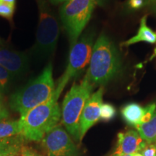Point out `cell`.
Listing matches in <instances>:
<instances>
[{"label":"cell","mask_w":156,"mask_h":156,"mask_svg":"<svg viewBox=\"0 0 156 156\" xmlns=\"http://www.w3.org/2000/svg\"><path fill=\"white\" fill-rule=\"evenodd\" d=\"M15 10V5L0 2V17L12 20Z\"/></svg>","instance_id":"cell-19"},{"label":"cell","mask_w":156,"mask_h":156,"mask_svg":"<svg viewBox=\"0 0 156 156\" xmlns=\"http://www.w3.org/2000/svg\"><path fill=\"white\" fill-rule=\"evenodd\" d=\"M156 110V104L155 103H152L150 104L144 108V112L142 117L141 119V122L140 124H142V123H146L149 122L153 116L154 113H155Z\"/></svg>","instance_id":"cell-20"},{"label":"cell","mask_w":156,"mask_h":156,"mask_svg":"<svg viewBox=\"0 0 156 156\" xmlns=\"http://www.w3.org/2000/svg\"><path fill=\"white\" fill-rule=\"evenodd\" d=\"M132 156H142V155L141 154V153H134V154H133V155H132Z\"/></svg>","instance_id":"cell-27"},{"label":"cell","mask_w":156,"mask_h":156,"mask_svg":"<svg viewBox=\"0 0 156 156\" xmlns=\"http://www.w3.org/2000/svg\"><path fill=\"white\" fill-rule=\"evenodd\" d=\"M0 2L12 5H15V3H16V0H0Z\"/></svg>","instance_id":"cell-25"},{"label":"cell","mask_w":156,"mask_h":156,"mask_svg":"<svg viewBox=\"0 0 156 156\" xmlns=\"http://www.w3.org/2000/svg\"><path fill=\"white\" fill-rule=\"evenodd\" d=\"M147 144L138 132L128 130L120 132L118 134L117 146L112 155H133L141 151Z\"/></svg>","instance_id":"cell-11"},{"label":"cell","mask_w":156,"mask_h":156,"mask_svg":"<svg viewBox=\"0 0 156 156\" xmlns=\"http://www.w3.org/2000/svg\"><path fill=\"white\" fill-rule=\"evenodd\" d=\"M145 41L149 44H156V33L147 25V16H144L140 20V25L137 34L122 44V46H129L136 43Z\"/></svg>","instance_id":"cell-12"},{"label":"cell","mask_w":156,"mask_h":156,"mask_svg":"<svg viewBox=\"0 0 156 156\" xmlns=\"http://www.w3.org/2000/svg\"><path fill=\"white\" fill-rule=\"evenodd\" d=\"M103 87L91 94L84 107L80 122L79 140L81 142L87 132L101 119V108L103 104Z\"/></svg>","instance_id":"cell-9"},{"label":"cell","mask_w":156,"mask_h":156,"mask_svg":"<svg viewBox=\"0 0 156 156\" xmlns=\"http://www.w3.org/2000/svg\"><path fill=\"white\" fill-rule=\"evenodd\" d=\"M15 78L6 70L5 68L0 66V93L7 89L10 85L12 80Z\"/></svg>","instance_id":"cell-17"},{"label":"cell","mask_w":156,"mask_h":156,"mask_svg":"<svg viewBox=\"0 0 156 156\" xmlns=\"http://www.w3.org/2000/svg\"><path fill=\"white\" fill-rule=\"evenodd\" d=\"M122 69V58L114 42L101 34L94 44L89 67L85 77L93 86L106 85Z\"/></svg>","instance_id":"cell-1"},{"label":"cell","mask_w":156,"mask_h":156,"mask_svg":"<svg viewBox=\"0 0 156 156\" xmlns=\"http://www.w3.org/2000/svg\"><path fill=\"white\" fill-rule=\"evenodd\" d=\"M143 112L144 108L135 103L127 104L122 109L123 119L127 124L134 126H136L141 122Z\"/></svg>","instance_id":"cell-14"},{"label":"cell","mask_w":156,"mask_h":156,"mask_svg":"<svg viewBox=\"0 0 156 156\" xmlns=\"http://www.w3.org/2000/svg\"><path fill=\"white\" fill-rule=\"evenodd\" d=\"M52 64L48 63L42 73L9 98V106L23 118L31 109L47 101L55 91Z\"/></svg>","instance_id":"cell-2"},{"label":"cell","mask_w":156,"mask_h":156,"mask_svg":"<svg viewBox=\"0 0 156 156\" xmlns=\"http://www.w3.org/2000/svg\"><path fill=\"white\" fill-rule=\"evenodd\" d=\"M100 0H69L60 8V17L71 48L79 39Z\"/></svg>","instance_id":"cell-6"},{"label":"cell","mask_w":156,"mask_h":156,"mask_svg":"<svg viewBox=\"0 0 156 156\" xmlns=\"http://www.w3.org/2000/svg\"><path fill=\"white\" fill-rule=\"evenodd\" d=\"M142 138L148 144H153L156 140V110L151 120L134 126Z\"/></svg>","instance_id":"cell-15"},{"label":"cell","mask_w":156,"mask_h":156,"mask_svg":"<svg viewBox=\"0 0 156 156\" xmlns=\"http://www.w3.org/2000/svg\"><path fill=\"white\" fill-rule=\"evenodd\" d=\"M151 1H153V0H148V2H151Z\"/></svg>","instance_id":"cell-31"},{"label":"cell","mask_w":156,"mask_h":156,"mask_svg":"<svg viewBox=\"0 0 156 156\" xmlns=\"http://www.w3.org/2000/svg\"><path fill=\"white\" fill-rule=\"evenodd\" d=\"M148 3V0H129L128 5L132 9H139Z\"/></svg>","instance_id":"cell-22"},{"label":"cell","mask_w":156,"mask_h":156,"mask_svg":"<svg viewBox=\"0 0 156 156\" xmlns=\"http://www.w3.org/2000/svg\"><path fill=\"white\" fill-rule=\"evenodd\" d=\"M142 156H156V145L155 144H147L140 152Z\"/></svg>","instance_id":"cell-21"},{"label":"cell","mask_w":156,"mask_h":156,"mask_svg":"<svg viewBox=\"0 0 156 156\" xmlns=\"http://www.w3.org/2000/svg\"><path fill=\"white\" fill-rule=\"evenodd\" d=\"M21 123L19 120L4 119L0 121V140L21 135Z\"/></svg>","instance_id":"cell-16"},{"label":"cell","mask_w":156,"mask_h":156,"mask_svg":"<svg viewBox=\"0 0 156 156\" xmlns=\"http://www.w3.org/2000/svg\"><path fill=\"white\" fill-rule=\"evenodd\" d=\"M51 2H52L54 5H56V4H59V3H65L69 1V0H50Z\"/></svg>","instance_id":"cell-26"},{"label":"cell","mask_w":156,"mask_h":156,"mask_svg":"<svg viewBox=\"0 0 156 156\" xmlns=\"http://www.w3.org/2000/svg\"><path fill=\"white\" fill-rule=\"evenodd\" d=\"M21 156H43L32 148L23 146L21 150Z\"/></svg>","instance_id":"cell-24"},{"label":"cell","mask_w":156,"mask_h":156,"mask_svg":"<svg viewBox=\"0 0 156 156\" xmlns=\"http://www.w3.org/2000/svg\"><path fill=\"white\" fill-rule=\"evenodd\" d=\"M132 155H112V156H132Z\"/></svg>","instance_id":"cell-28"},{"label":"cell","mask_w":156,"mask_h":156,"mask_svg":"<svg viewBox=\"0 0 156 156\" xmlns=\"http://www.w3.org/2000/svg\"><path fill=\"white\" fill-rule=\"evenodd\" d=\"M41 141L48 156H79L77 146L60 125L48 132Z\"/></svg>","instance_id":"cell-8"},{"label":"cell","mask_w":156,"mask_h":156,"mask_svg":"<svg viewBox=\"0 0 156 156\" xmlns=\"http://www.w3.org/2000/svg\"><path fill=\"white\" fill-rule=\"evenodd\" d=\"M39 19L36 42L31 52L38 58H46L55 51L59 36L57 19L46 0H37Z\"/></svg>","instance_id":"cell-4"},{"label":"cell","mask_w":156,"mask_h":156,"mask_svg":"<svg viewBox=\"0 0 156 156\" xmlns=\"http://www.w3.org/2000/svg\"><path fill=\"white\" fill-rule=\"evenodd\" d=\"M0 66L13 77L18 78L28 73L30 61L28 56L23 52L0 48Z\"/></svg>","instance_id":"cell-10"},{"label":"cell","mask_w":156,"mask_h":156,"mask_svg":"<svg viewBox=\"0 0 156 156\" xmlns=\"http://www.w3.org/2000/svg\"><path fill=\"white\" fill-rule=\"evenodd\" d=\"M0 156H8V155H0Z\"/></svg>","instance_id":"cell-30"},{"label":"cell","mask_w":156,"mask_h":156,"mask_svg":"<svg viewBox=\"0 0 156 156\" xmlns=\"http://www.w3.org/2000/svg\"><path fill=\"white\" fill-rule=\"evenodd\" d=\"M153 144H155V145H156V140H155V142H154V143Z\"/></svg>","instance_id":"cell-29"},{"label":"cell","mask_w":156,"mask_h":156,"mask_svg":"<svg viewBox=\"0 0 156 156\" xmlns=\"http://www.w3.org/2000/svg\"><path fill=\"white\" fill-rule=\"evenodd\" d=\"M93 88L94 86L85 77L80 84H73L62 103V123L67 131L76 140H79L82 113Z\"/></svg>","instance_id":"cell-5"},{"label":"cell","mask_w":156,"mask_h":156,"mask_svg":"<svg viewBox=\"0 0 156 156\" xmlns=\"http://www.w3.org/2000/svg\"><path fill=\"white\" fill-rule=\"evenodd\" d=\"M58 98L54 93L47 101L31 109L23 118H20L21 135L25 140L41 141L48 132L58 125L62 116Z\"/></svg>","instance_id":"cell-3"},{"label":"cell","mask_w":156,"mask_h":156,"mask_svg":"<svg viewBox=\"0 0 156 156\" xmlns=\"http://www.w3.org/2000/svg\"><path fill=\"white\" fill-rule=\"evenodd\" d=\"M116 115V109L112 104L103 103L101 108V119L104 121H110Z\"/></svg>","instance_id":"cell-18"},{"label":"cell","mask_w":156,"mask_h":156,"mask_svg":"<svg viewBox=\"0 0 156 156\" xmlns=\"http://www.w3.org/2000/svg\"><path fill=\"white\" fill-rule=\"evenodd\" d=\"M25 139L22 135L0 140V155L15 156L21 153Z\"/></svg>","instance_id":"cell-13"},{"label":"cell","mask_w":156,"mask_h":156,"mask_svg":"<svg viewBox=\"0 0 156 156\" xmlns=\"http://www.w3.org/2000/svg\"><path fill=\"white\" fill-rule=\"evenodd\" d=\"M94 32L90 31L85 33L70 48L67 67L64 73L57 81L54 91V94L58 98L60 96L67 83L73 78L79 75L90 63L94 46Z\"/></svg>","instance_id":"cell-7"},{"label":"cell","mask_w":156,"mask_h":156,"mask_svg":"<svg viewBox=\"0 0 156 156\" xmlns=\"http://www.w3.org/2000/svg\"><path fill=\"white\" fill-rule=\"evenodd\" d=\"M9 112L4 102V99L2 93H0V121L4 119L8 118Z\"/></svg>","instance_id":"cell-23"}]
</instances>
